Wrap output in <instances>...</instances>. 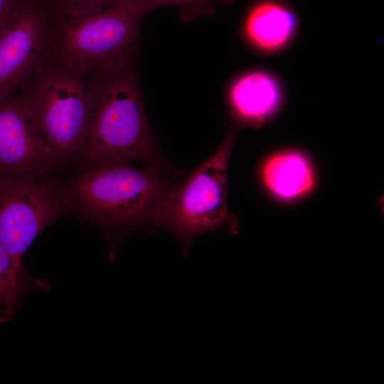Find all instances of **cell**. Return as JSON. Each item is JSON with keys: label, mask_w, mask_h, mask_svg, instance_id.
I'll use <instances>...</instances> for the list:
<instances>
[{"label": "cell", "mask_w": 384, "mask_h": 384, "mask_svg": "<svg viewBox=\"0 0 384 384\" xmlns=\"http://www.w3.org/2000/svg\"><path fill=\"white\" fill-rule=\"evenodd\" d=\"M78 156L88 170L132 161L161 164L134 64L88 80L87 123Z\"/></svg>", "instance_id": "1"}, {"label": "cell", "mask_w": 384, "mask_h": 384, "mask_svg": "<svg viewBox=\"0 0 384 384\" xmlns=\"http://www.w3.org/2000/svg\"><path fill=\"white\" fill-rule=\"evenodd\" d=\"M149 12L139 0H122L90 13H52L44 63L87 82L134 64L139 24Z\"/></svg>", "instance_id": "2"}, {"label": "cell", "mask_w": 384, "mask_h": 384, "mask_svg": "<svg viewBox=\"0 0 384 384\" xmlns=\"http://www.w3.org/2000/svg\"><path fill=\"white\" fill-rule=\"evenodd\" d=\"M174 181L161 164L135 168L112 164L64 183L70 210L113 229L150 223L151 213Z\"/></svg>", "instance_id": "3"}, {"label": "cell", "mask_w": 384, "mask_h": 384, "mask_svg": "<svg viewBox=\"0 0 384 384\" xmlns=\"http://www.w3.org/2000/svg\"><path fill=\"white\" fill-rule=\"evenodd\" d=\"M236 137L233 129L203 164L171 186L151 213L150 223L169 230L185 254L202 234L238 231V220L228 202V162Z\"/></svg>", "instance_id": "4"}, {"label": "cell", "mask_w": 384, "mask_h": 384, "mask_svg": "<svg viewBox=\"0 0 384 384\" xmlns=\"http://www.w3.org/2000/svg\"><path fill=\"white\" fill-rule=\"evenodd\" d=\"M16 96L58 161L78 155L88 110V82L85 78L43 63Z\"/></svg>", "instance_id": "5"}, {"label": "cell", "mask_w": 384, "mask_h": 384, "mask_svg": "<svg viewBox=\"0 0 384 384\" xmlns=\"http://www.w3.org/2000/svg\"><path fill=\"white\" fill-rule=\"evenodd\" d=\"M68 210L64 183L46 175L0 174V242L18 263L36 237Z\"/></svg>", "instance_id": "6"}, {"label": "cell", "mask_w": 384, "mask_h": 384, "mask_svg": "<svg viewBox=\"0 0 384 384\" xmlns=\"http://www.w3.org/2000/svg\"><path fill=\"white\" fill-rule=\"evenodd\" d=\"M52 13L46 0H25L0 28V98L16 96L44 63Z\"/></svg>", "instance_id": "7"}, {"label": "cell", "mask_w": 384, "mask_h": 384, "mask_svg": "<svg viewBox=\"0 0 384 384\" xmlns=\"http://www.w3.org/2000/svg\"><path fill=\"white\" fill-rule=\"evenodd\" d=\"M58 160L16 96L0 98V174L43 176Z\"/></svg>", "instance_id": "8"}, {"label": "cell", "mask_w": 384, "mask_h": 384, "mask_svg": "<svg viewBox=\"0 0 384 384\" xmlns=\"http://www.w3.org/2000/svg\"><path fill=\"white\" fill-rule=\"evenodd\" d=\"M284 88L279 78L264 70L247 72L238 77L229 90L234 116L242 123L260 127L279 110Z\"/></svg>", "instance_id": "9"}, {"label": "cell", "mask_w": 384, "mask_h": 384, "mask_svg": "<svg viewBox=\"0 0 384 384\" xmlns=\"http://www.w3.org/2000/svg\"><path fill=\"white\" fill-rule=\"evenodd\" d=\"M298 21L294 11L282 3L265 0L248 11L244 33L247 41L266 54L287 48L296 36Z\"/></svg>", "instance_id": "10"}, {"label": "cell", "mask_w": 384, "mask_h": 384, "mask_svg": "<svg viewBox=\"0 0 384 384\" xmlns=\"http://www.w3.org/2000/svg\"><path fill=\"white\" fill-rule=\"evenodd\" d=\"M261 178L267 190L282 201L305 196L315 182L310 161L296 150H285L269 157L262 165Z\"/></svg>", "instance_id": "11"}, {"label": "cell", "mask_w": 384, "mask_h": 384, "mask_svg": "<svg viewBox=\"0 0 384 384\" xmlns=\"http://www.w3.org/2000/svg\"><path fill=\"white\" fill-rule=\"evenodd\" d=\"M21 264L0 242V314L12 315L19 289Z\"/></svg>", "instance_id": "12"}, {"label": "cell", "mask_w": 384, "mask_h": 384, "mask_svg": "<svg viewBox=\"0 0 384 384\" xmlns=\"http://www.w3.org/2000/svg\"><path fill=\"white\" fill-rule=\"evenodd\" d=\"M150 12L161 6H174L179 9L183 20L188 21L215 12L217 4H231L235 0H139Z\"/></svg>", "instance_id": "13"}, {"label": "cell", "mask_w": 384, "mask_h": 384, "mask_svg": "<svg viewBox=\"0 0 384 384\" xmlns=\"http://www.w3.org/2000/svg\"><path fill=\"white\" fill-rule=\"evenodd\" d=\"M53 13L85 14L106 8L122 0H46Z\"/></svg>", "instance_id": "14"}, {"label": "cell", "mask_w": 384, "mask_h": 384, "mask_svg": "<svg viewBox=\"0 0 384 384\" xmlns=\"http://www.w3.org/2000/svg\"><path fill=\"white\" fill-rule=\"evenodd\" d=\"M25 0H0V28L21 9Z\"/></svg>", "instance_id": "15"}]
</instances>
